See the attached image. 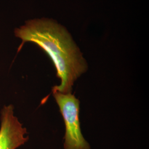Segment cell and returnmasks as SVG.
I'll list each match as a JSON object with an SVG mask.
<instances>
[{"label": "cell", "mask_w": 149, "mask_h": 149, "mask_svg": "<svg viewBox=\"0 0 149 149\" xmlns=\"http://www.w3.org/2000/svg\"><path fill=\"white\" fill-rule=\"evenodd\" d=\"M22 40L19 50L27 42L38 45L47 54L61 80L52 91L63 93H71L74 82L86 72L87 64L80 49L65 27L52 19H30L14 31Z\"/></svg>", "instance_id": "1"}, {"label": "cell", "mask_w": 149, "mask_h": 149, "mask_svg": "<svg viewBox=\"0 0 149 149\" xmlns=\"http://www.w3.org/2000/svg\"><path fill=\"white\" fill-rule=\"evenodd\" d=\"M65 124L64 149H91L81 132L79 120L80 101L71 93L52 91Z\"/></svg>", "instance_id": "2"}, {"label": "cell", "mask_w": 149, "mask_h": 149, "mask_svg": "<svg viewBox=\"0 0 149 149\" xmlns=\"http://www.w3.org/2000/svg\"><path fill=\"white\" fill-rule=\"evenodd\" d=\"M0 120V149H16L27 143V129L15 115L13 105L3 107Z\"/></svg>", "instance_id": "3"}]
</instances>
